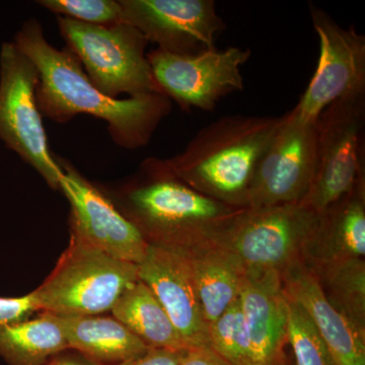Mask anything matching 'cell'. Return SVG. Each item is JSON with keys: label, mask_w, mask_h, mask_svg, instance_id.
<instances>
[{"label": "cell", "mask_w": 365, "mask_h": 365, "mask_svg": "<svg viewBox=\"0 0 365 365\" xmlns=\"http://www.w3.org/2000/svg\"><path fill=\"white\" fill-rule=\"evenodd\" d=\"M287 365H288V364H287Z\"/></svg>", "instance_id": "f546056e"}, {"label": "cell", "mask_w": 365, "mask_h": 365, "mask_svg": "<svg viewBox=\"0 0 365 365\" xmlns=\"http://www.w3.org/2000/svg\"><path fill=\"white\" fill-rule=\"evenodd\" d=\"M39 72L14 42L0 50V140L39 173L48 186L60 190L63 170L48 146L36 102Z\"/></svg>", "instance_id": "ba28073f"}, {"label": "cell", "mask_w": 365, "mask_h": 365, "mask_svg": "<svg viewBox=\"0 0 365 365\" xmlns=\"http://www.w3.org/2000/svg\"><path fill=\"white\" fill-rule=\"evenodd\" d=\"M138 278V265L118 260L71 235L54 270L32 294L40 312L98 316L111 312Z\"/></svg>", "instance_id": "277c9868"}, {"label": "cell", "mask_w": 365, "mask_h": 365, "mask_svg": "<svg viewBox=\"0 0 365 365\" xmlns=\"http://www.w3.org/2000/svg\"><path fill=\"white\" fill-rule=\"evenodd\" d=\"M69 349L102 365H118L150 347L114 317L56 316Z\"/></svg>", "instance_id": "ac0fdd59"}, {"label": "cell", "mask_w": 365, "mask_h": 365, "mask_svg": "<svg viewBox=\"0 0 365 365\" xmlns=\"http://www.w3.org/2000/svg\"><path fill=\"white\" fill-rule=\"evenodd\" d=\"M281 278L288 299L299 304L313 319L334 365H365V336L331 306L316 274L299 260L285 269Z\"/></svg>", "instance_id": "2e32d148"}, {"label": "cell", "mask_w": 365, "mask_h": 365, "mask_svg": "<svg viewBox=\"0 0 365 365\" xmlns=\"http://www.w3.org/2000/svg\"><path fill=\"white\" fill-rule=\"evenodd\" d=\"M180 365H232L210 347L187 350Z\"/></svg>", "instance_id": "83f0119b"}, {"label": "cell", "mask_w": 365, "mask_h": 365, "mask_svg": "<svg viewBox=\"0 0 365 365\" xmlns=\"http://www.w3.org/2000/svg\"><path fill=\"white\" fill-rule=\"evenodd\" d=\"M40 313L32 292L20 297H0V326L13 325Z\"/></svg>", "instance_id": "484cf974"}, {"label": "cell", "mask_w": 365, "mask_h": 365, "mask_svg": "<svg viewBox=\"0 0 365 365\" xmlns=\"http://www.w3.org/2000/svg\"><path fill=\"white\" fill-rule=\"evenodd\" d=\"M55 158L63 170L60 191L71 206V235L118 260L143 263L150 245L138 228L73 165Z\"/></svg>", "instance_id": "7c38bea8"}, {"label": "cell", "mask_w": 365, "mask_h": 365, "mask_svg": "<svg viewBox=\"0 0 365 365\" xmlns=\"http://www.w3.org/2000/svg\"><path fill=\"white\" fill-rule=\"evenodd\" d=\"M119 4L123 23L175 55L215 49L216 37L227 28L213 0H120Z\"/></svg>", "instance_id": "4fadbf2b"}, {"label": "cell", "mask_w": 365, "mask_h": 365, "mask_svg": "<svg viewBox=\"0 0 365 365\" xmlns=\"http://www.w3.org/2000/svg\"><path fill=\"white\" fill-rule=\"evenodd\" d=\"M206 322H215L239 297L244 271L215 242L185 253Z\"/></svg>", "instance_id": "d6986e66"}, {"label": "cell", "mask_w": 365, "mask_h": 365, "mask_svg": "<svg viewBox=\"0 0 365 365\" xmlns=\"http://www.w3.org/2000/svg\"><path fill=\"white\" fill-rule=\"evenodd\" d=\"M14 43L39 72L36 102L42 117L66 123L76 115H91L107 122L115 143L137 150L150 143L170 114L172 103L163 93L118 100L101 93L73 52L53 47L35 19L24 23Z\"/></svg>", "instance_id": "6da1fadb"}, {"label": "cell", "mask_w": 365, "mask_h": 365, "mask_svg": "<svg viewBox=\"0 0 365 365\" xmlns=\"http://www.w3.org/2000/svg\"><path fill=\"white\" fill-rule=\"evenodd\" d=\"M151 246L188 253L215 241L242 208L191 188L167 158H148L128 182L108 197Z\"/></svg>", "instance_id": "7a4b0ae2"}, {"label": "cell", "mask_w": 365, "mask_h": 365, "mask_svg": "<svg viewBox=\"0 0 365 365\" xmlns=\"http://www.w3.org/2000/svg\"><path fill=\"white\" fill-rule=\"evenodd\" d=\"M67 349L55 314L40 312L35 319L0 326V356L9 365H45Z\"/></svg>", "instance_id": "44dd1931"}, {"label": "cell", "mask_w": 365, "mask_h": 365, "mask_svg": "<svg viewBox=\"0 0 365 365\" xmlns=\"http://www.w3.org/2000/svg\"><path fill=\"white\" fill-rule=\"evenodd\" d=\"M280 117L230 115L201 129L175 157L170 169L199 193L235 208H247L257 163Z\"/></svg>", "instance_id": "3957f363"}, {"label": "cell", "mask_w": 365, "mask_h": 365, "mask_svg": "<svg viewBox=\"0 0 365 365\" xmlns=\"http://www.w3.org/2000/svg\"><path fill=\"white\" fill-rule=\"evenodd\" d=\"M57 24L67 48L101 93L112 98L162 93L146 57L150 42L136 28L125 23L88 25L64 16Z\"/></svg>", "instance_id": "5b68a950"}, {"label": "cell", "mask_w": 365, "mask_h": 365, "mask_svg": "<svg viewBox=\"0 0 365 365\" xmlns=\"http://www.w3.org/2000/svg\"><path fill=\"white\" fill-rule=\"evenodd\" d=\"M209 346L232 365H252L241 302L237 299L208 327Z\"/></svg>", "instance_id": "603a6c76"}, {"label": "cell", "mask_w": 365, "mask_h": 365, "mask_svg": "<svg viewBox=\"0 0 365 365\" xmlns=\"http://www.w3.org/2000/svg\"><path fill=\"white\" fill-rule=\"evenodd\" d=\"M239 299L252 365H287V297L281 274L244 273Z\"/></svg>", "instance_id": "9a60e30c"}, {"label": "cell", "mask_w": 365, "mask_h": 365, "mask_svg": "<svg viewBox=\"0 0 365 365\" xmlns=\"http://www.w3.org/2000/svg\"><path fill=\"white\" fill-rule=\"evenodd\" d=\"M312 271L331 306L365 336L364 259H349Z\"/></svg>", "instance_id": "7402d4cb"}, {"label": "cell", "mask_w": 365, "mask_h": 365, "mask_svg": "<svg viewBox=\"0 0 365 365\" xmlns=\"http://www.w3.org/2000/svg\"><path fill=\"white\" fill-rule=\"evenodd\" d=\"M319 215L302 204L242 208L213 242L244 273H282L302 253Z\"/></svg>", "instance_id": "8992f818"}, {"label": "cell", "mask_w": 365, "mask_h": 365, "mask_svg": "<svg viewBox=\"0 0 365 365\" xmlns=\"http://www.w3.org/2000/svg\"><path fill=\"white\" fill-rule=\"evenodd\" d=\"M111 313L148 347L189 350L169 314L143 281L137 280L125 290Z\"/></svg>", "instance_id": "ffe728a7"}, {"label": "cell", "mask_w": 365, "mask_h": 365, "mask_svg": "<svg viewBox=\"0 0 365 365\" xmlns=\"http://www.w3.org/2000/svg\"><path fill=\"white\" fill-rule=\"evenodd\" d=\"M53 14L96 26L123 23L119 1L114 0H40L37 1Z\"/></svg>", "instance_id": "d4e9b609"}, {"label": "cell", "mask_w": 365, "mask_h": 365, "mask_svg": "<svg viewBox=\"0 0 365 365\" xmlns=\"http://www.w3.org/2000/svg\"><path fill=\"white\" fill-rule=\"evenodd\" d=\"M319 40L316 72L295 111L307 121H317L328 106L365 93V37L354 26L345 29L321 7L309 4Z\"/></svg>", "instance_id": "8fae6325"}, {"label": "cell", "mask_w": 365, "mask_h": 365, "mask_svg": "<svg viewBox=\"0 0 365 365\" xmlns=\"http://www.w3.org/2000/svg\"><path fill=\"white\" fill-rule=\"evenodd\" d=\"M365 93L336 101L317 119L316 169L302 206L321 215L365 177Z\"/></svg>", "instance_id": "52a82bcc"}, {"label": "cell", "mask_w": 365, "mask_h": 365, "mask_svg": "<svg viewBox=\"0 0 365 365\" xmlns=\"http://www.w3.org/2000/svg\"><path fill=\"white\" fill-rule=\"evenodd\" d=\"M187 350L150 348L144 354L118 365H180Z\"/></svg>", "instance_id": "4316f807"}, {"label": "cell", "mask_w": 365, "mask_h": 365, "mask_svg": "<svg viewBox=\"0 0 365 365\" xmlns=\"http://www.w3.org/2000/svg\"><path fill=\"white\" fill-rule=\"evenodd\" d=\"M138 278L157 297L189 349L210 347L208 323L186 255L150 245L138 265Z\"/></svg>", "instance_id": "5bb4252c"}, {"label": "cell", "mask_w": 365, "mask_h": 365, "mask_svg": "<svg viewBox=\"0 0 365 365\" xmlns=\"http://www.w3.org/2000/svg\"><path fill=\"white\" fill-rule=\"evenodd\" d=\"M250 49L230 47L196 55H175L157 48L146 53L153 78L163 95L182 111L212 112L222 98L244 90L241 67Z\"/></svg>", "instance_id": "9c48e42d"}, {"label": "cell", "mask_w": 365, "mask_h": 365, "mask_svg": "<svg viewBox=\"0 0 365 365\" xmlns=\"http://www.w3.org/2000/svg\"><path fill=\"white\" fill-rule=\"evenodd\" d=\"M45 365H102L93 361L76 350L67 349L59 353Z\"/></svg>", "instance_id": "f1b7e54d"}, {"label": "cell", "mask_w": 365, "mask_h": 365, "mask_svg": "<svg viewBox=\"0 0 365 365\" xmlns=\"http://www.w3.org/2000/svg\"><path fill=\"white\" fill-rule=\"evenodd\" d=\"M287 338L297 365H334L313 319L304 307L288 297Z\"/></svg>", "instance_id": "cb8c5ba5"}, {"label": "cell", "mask_w": 365, "mask_h": 365, "mask_svg": "<svg viewBox=\"0 0 365 365\" xmlns=\"http://www.w3.org/2000/svg\"><path fill=\"white\" fill-rule=\"evenodd\" d=\"M365 177L344 198L319 215L302 262L311 270L329 264L364 259Z\"/></svg>", "instance_id": "e0dca14e"}, {"label": "cell", "mask_w": 365, "mask_h": 365, "mask_svg": "<svg viewBox=\"0 0 365 365\" xmlns=\"http://www.w3.org/2000/svg\"><path fill=\"white\" fill-rule=\"evenodd\" d=\"M317 121H307L295 109L280 117L277 129L257 163L247 207L299 204L316 169Z\"/></svg>", "instance_id": "30bf717a"}]
</instances>
